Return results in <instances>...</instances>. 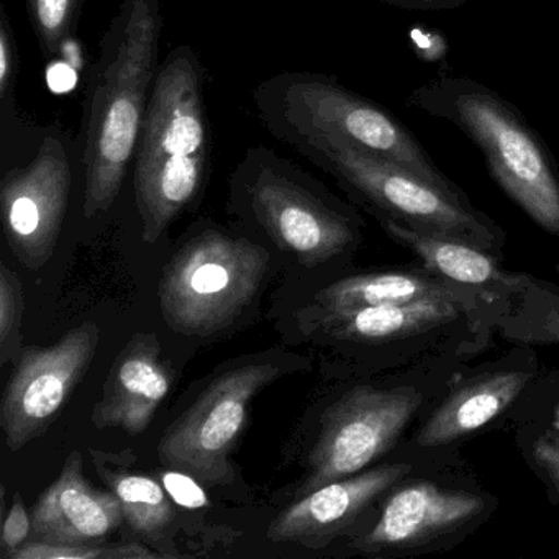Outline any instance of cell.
Masks as SVG:
<instances>
[{"mask_svg": "<svg viewBox=\"0 0 559 559\" xmlns=\"http://www.w3.org/2000/svg\"><path fill=\"white\" fill-rule=\"evenodd\" d=\"M156 0H123L103 41L84 122V215L112 207L135 156L158 67Z\"/></svg>", "mask_w": 559, "mask_h": 559, "instance_id": "obj_1", "label": "cell"}, {"mask_svg": "<svg viewBox=\"0 0 559 559\" xmlns=\"http://www.w3.org/2000/svg\"><path fill=\"white\" fill-rule=\"evenodd\" d=\"M133 159L142 237L153 245L194 201L207 168L204 74L191 48H176L158 68Z\"/></svg>", "mask_w": 559, "mask_h": 559, "instance_id": "obj_2", "label": "cell"}, {"mask_svg": "<svg viewBox=\"0 0 559 559\" xmlns=\"http://www.w3.org/2000/svg\"><path fill=\"white\" fill-rule=\"evenodd\" d=\"M407 104L460 129L486 159L493 181L535 221L559 235V175L548 146L523 114L479 81L438 76Z\"/></svg>", "mask_w": 559, "mask_h": 559, "instance_id": "obj_3", "label": "cell"}, {"mask_svg": "<svg viewBox=\"0 0 559 559\" xmlns=\"http://www.w3.org/2000/svg\"><path fill=\"white\" fill-rule=\"evenodd\" d=\"M261 120L277 139L333 135L408 169L438 188L461 192L417 136L388 109L320 74L284 73L254 91Z\"/></svg>", "mask_w": 559, "mask_h": 559, "instance_id": "obj_4", "label": "cell"}, {"mask_svg": "<svg viewBox=\"0 0 559 559\" xmlns=\"http://www.w3.org/2000/svg\"><path fill=\"white\" fill-rule=\"evenodd\" d=\"M287 143L371 205L381 217L394 218L427 234L466 241L480 250H490L496 245V225L471 207L463 192L438 188L338 136H297Z\"/></svg>", "mask_w": 559, "mask_h": 559, "instance_id": "obj_5", "label": "cell"}, {"mask_svg": "<svg viewBox=\"0 0 559 559\" xmlns=\"http://www.w3.org/2000/svg\"><path fill=\"white\" fill-rule=\"evenodd\" d=\"M270 253L247 238L209 230L192 238L163 270V319L179 335L211 336L235 322L260 290Z\"/></svg>", "mask_w": 559, "mask_h": 559, "instance_id": "obj_6", "label": "cell"}, {"mask_svg": "<svg viewBox=\"0 0 559 559\" xmlns=\"http://www.w3.org/2000/svg\"><path fill=\"white\" fill-rule=\"evenodd\" d=\"M280 374L273 362H257L215 379L189 411L166 428L158 444L159 463L205 486L230 483V453L247 427L251 402Z\"/></svg>", "mask_w": 559, "mask_h": 559, "instance_id": "obj_7", "label": "cell"}, {"mask_svg": "<svg viewBox=\"0 0 559 559\" xmlns=\"http://www.w3.org/2000/svg\"><path fill=\"white\" fill-rule=\"evenodd\" d=\"M241 176L258 224L306 266L325 263L355 243L352 222L294 179L270 150H250Z\"/></svg>", "mask_w": 559, "mask_h": 559, "instance_id": "obj_8", "label": "cell"}, {"mask_svg": "<svg viewBox=\"0 0 559 559\" xmlns=\"http://www.w3.org/2000/svg\"><path fill=\"white\" fill-rule=\"evenodd\" d=\"M420 404L421 395L412 389L358 388L343 395L323 415L300 496L371 464L395 443Z\"/></svg>", "mask_w": 559, "mask_h": 559, "instance_id": "obj_9", "label": "cell"}, {"mask_svg": "<svg viewBox=\"0 0 559 559\" xmlns=\"http://www.w3.org/2000/svg\"><path fill=\"white\" fill-rule=\"evenodd\" d=\"M99 340V326L84 322L55 345L22 348L0 405L9 450L21 451L57 420L93 365Z\"/></svg>", "mask_w": 559, "mask_h": 559, "instance_id": "obj_10", "label": "cell"}, {"mask_svg": "<svg viewBox=\"0 0 559 559\" xmlns=\"http://www.w3.org/2000/svg\"><path fill=\"white\" fill-rule=\"evenodd\" d=\"M73 168L61 136L48 135L34 162L12 169L0 188V207L9 248L19 263L40 270L60 238L70 201Z\"/></svg>", "mask_w": 559, "mask_h": 559, "instance_id": "obj_11", "label": "cell"}, {"mask_svg": "<svg viewBox=\"0 0 559 559\" xmlns=\"http://www.w3.org/2000/svg\"><path fill=\"white\" fill-rule=\"evenodd\" d=\"M408 471L405 463L388 464L325 484L283 510L267 528V538L319 548L348 528L376 497Z\"/></svg>", "mask_w": 559, "mask_h": 559, "instance_id": "obj_12", "label": "cell"}, {"mask_svg": "<svg viewBox=\"0 0 559 559\" xmlns=\"http://www.w3.org/2000/svg\"><path fill=\"white\" fill-rule=\"evenodd\" d=\"M171 374L162 359L155 333H136L120 352L93 411L97 428H119L140 435L168 397Z\"/></svg>", "mask_w": 559, "mask_h": 559, "instance_id": "obj_13", "label": "cell"}, {"mask_svg": "<svg viewBox=\"0 0 559 559\" xmlns=\"http://www.w3.org/2000/svg\"><path fill=\"white\" fill-rule=\"evenodd\" d=\"M116 493L91 486L83 473V454L73 451L58 479L41 493L32 512V532L51 543H93L123 522Z\"/></svg>", "mask_w": 559, "mask_h": 559, "instance_id": "obj_14", "label": "cell"}, {"mask_svg": "<svg viewBox=\"0 0 559 559\" xmlns=\"http://www.w3.org/2000/svg\"><path fill=\"white\" fill-rule=\"evenodd\" d=\"M484 509V500L469 492L417 483L395 492L385 503L374 528L359 548L378 551L407 548L451 532Z\"/></svg>", "mask_w": 559, "mask_h": 559, "instance_id": "obj_15", "label": "cell"}, {"mask_svg": "<svg viewBox=\"0 0 559 559\" xmlns=\"http://www.w3.org/2000/svg\"><path fill=\"white\" fill-rule=\"evenodd\" d=\"M463 309L464 302L457 296L424 297L408 302L325 312L323 322L330 335L338 340L388 342L453 322Z\"/></svg>", "mask_w": 559, "mask_h": 559, "instance_id": "obj_16", "label": "cell"}, {"mask_svg": "<svg viewBox=\"0 0 559 559\" xmlns=\"http://www.w3.org/2000/svg\"><path fill=\"white\" fill-rule=\"evenodd\" d=\"M528 379V372H499L466 385L431 415L418 433V444L443 447L479 430L519 397Z\"/></svg>", "mask_w": 559, "mask_h": 559, "instance_id": "obj_17", "label": "cell"}, {"mask_svg": "<svg viewBox=\"0 0 559 559\" xmlns=\"http://www.w3.org/2000/svg\"><path fill=\"white\" fill-rule=\"evenodd\" d=\"M381 218L385 231L395 241L414 251L435 273L454 283L484 286V284L507 281L502 271L497 267L496 261L474 245L441 237V235L427 234V231L407 227L394 218Z\"/></svg>", "mask_w": 559, "mask_h": 559, "instance_id": "obj_18", "label": "cell"}, {"mask_svg": "<svg viewBox=\"0 0 559 559\" xmlns=\"http://www.w3.org/2000/svg\"><path fill=\"white\" fill-rule=\"evenodd\" d=\"M438 296L457 294L451 287L420 274L374 273L336 281L320 290L316 300L323 312H343Z\"/></svg>", "mask_w": 559, "mask_h": 559, "instance_id": "obj_19", "label": "cell"}, {"mask_svg": "<svg viewBox=\"0 0 559 559\" xmlns=\"http://www.w3.org/2000/svg\"><path fill=\"white\" fill-rule=\"evenodd\" d=\"M107 484L119 499L123 519L139 535H158L175 520V507L166 493L168 490L152 477L112 474L107 476Z\"/></svg>", "mask_w": 559, "mask_h": 559, "instance_id": "obj_20", "label": "cell"}, {"mask_svg": "<svg viewBox=\"0 0 559 559\" xmlns=\"http://www.w3.org/2000/svg\"><path fill=\"white\" fill-rule=\"evenodd\" d=\"M32 24L48 57L63 51L83 0H25Z\"/></svg>", "mask_w": 559, "mask_h": 559, "instance_id": "obj_21", "label": "cell"}, {"mask_svg": "<svg viewBox=\"0 0 559 559\" xmlns=\"http://www.w3.org/2000/svg\"><path fill=\"white\" fill-rule=\"evenodd\" d=\"M156 552L150 551L139 543H122V545L96 546L91 543H51L37 539L27 542L12 559H148L156 558Z\"/></svg>", "mask_w": 559, "mask_h": 559, "instance_id": "obj_22", "label": "cell"}, {"mask_svg": "<svg viewBox=\"0 0 559 559\" xmlns=\"http://www.w3.org/2000/svg\"><path fill=\"white\" fill-rule=\"evenodd\" d=\"M24 294L17 273L0 264V366L4 368L21 349Z\"/></svg>", "mask_w": 559, "mask_h": 559, "instance_id": "obj_23", "label": "cell"}, {"mask_svg": "<svg viewBox=\"0 0 559 559\" xmlns=\"http://www.w3.org/2000/svg\"><path fill=\"white\" fill-rule=\"evenodd\" d=\"M32 530V516L22 503L21 497L12 503L11 510L4 515L2 522V536H0V556L12 559V556L27 543Z\"/></svg>", "mask_w": 559, "mask_h": 559, "instance_id": "obj_24", "label": "cell"}, {"mask_svg": "<svg viewBox=\"0 0 559 559\" xmlns=\"http://www.w3.org/2000/svg\"><path fill=\"white\" fill-rule=\"evenodd\" d=\"M17 76V48L8 15L0 14V99L2 103L14 93Z\"/></svg>", "mask_w": 559, "mask_h": 559, "instance_id": "obj_25", "label": "cell"}, {"mask_svg": "<svg viewBox=\"0 0 559 559\" xmlns=\"http://www.w3.org/2000/svg\"><path fill=\"white\" fill-rule=\"evenodd\" d=\"M163 479H165L163 480L165 489L168 490L175 502L189 507V509H198L207 502L201 486H199L201 483L189 474L171 469V473H166Z\"/></svg>", "mask_w": 559, "mask_h": 559, "instance_id": "obj_26", "label": "cell"}, {"mask_svg": "<svg viewBox=\"0 0 559 559\" xmlns=\"http://www.w3.org/2000/svg\"><path fill=\"white\" fill-rule=\"evenodd\" d=\"M533 453H535V460L548 474L549 479L559 492V443H556L551 438H542L535 444Z\"/></svg>", "mask_w": 559, "mask_h": 559, "instance_id": "obj_27", "label": "cell"}, {"mask_svg": "<svg viewBox=\"0 0 559 559\" xmlns=\"http://www.w3.org/2000/svg\"><path fill=\"white\" fill-rule=\"evenodd\" d=\"M392 8L404 9V11H453L466 4L467 0H378Z\"/></svg>", "mask_w": 559, "mask_h": 559, "instance_id": "obj_28", "label": "cell"}, {"mask_svg": "<svg viewBox=\"0 0 559 559\" xmlns=\"http://www.w3.org/2000/svg\"><path fill=\"white\" fill-rule=\"evenodd\" d=\"M555 427L558 428V430H559V408H558V412H556Z\"/></svg>", "mask_w": 559, "mask_h": 559, "instance_id": "obj_29", "label": "cell"}]
</instances>
